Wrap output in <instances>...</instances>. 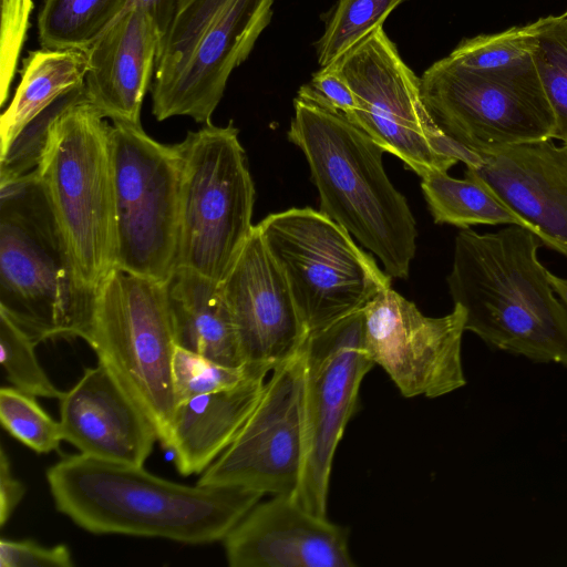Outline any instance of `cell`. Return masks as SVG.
<instances>
[{
    "mask_svg": "<svg viewBox=\"0 0 567 567\" xmlns=\"http://www.w3.org/2000/svg\"><path fill=\"white\" fill-rule=\"evenodd\" d=\"M58 512L96 535L164 538L189 545L224 540L262 493L185 485L143 466L73 454L47 470Z\"/></svg>",
    "mask_w": 567,
    "mask_h": 567,
    "instance_id": "obj_1",
    "label": "cell"
},
{
    "mask_svg": "<svg viewBox=\"0 0 567 567\" xmlns=\"http://www.w3.org/2000/svg\"><path fill=\"white\" fill-rule=\"evenodd\" d=\"M542 245L517 225L486 234L461 228L446 281L465 311V331L495 350L567 368V308L538 259Z\"/></svg>",
    "mask_w": 567,
    "mask_h": 567,
    "instance_id": "obj_2",
    "label": "cell"
},
{
    "mask_svg": "<svg viewBox=\"0 0 567 567\" xmlns=\"http://www.w3.org/2000/svg\"><path fill=\"white\" fill-rule=\"evenodd\" d=\"M288 138L306 156L320 210L381 261L391 279H406L416 224L383 167L384 150L344 114L296 96Z\"/></svg>",
    "mask_w": 567,
    "mask_h": 567,
    "instance_id": "obj_3",
    "label": "cell"
},
{
    "mask_svg": "<svg viewBox=\"0 0 567 567\" xmlns=\"http://www.w3.org/2000/svg\"><path fill=\"white\" fill-rule=\"evenodd\" d=\"M35 171L0 185V312L38 343L87 341L96 289L79 275Z\"/></svg>",
    "mask_w": 567,
    "mask_h": 567,
    "instance_id": "obj_4",
    "label": "cell"
},
{
    "mask_svg": "<svg viewBox=\"0 0 567 567\" xmlns=\"http://www.w3.org/2000/svg\"><path fill=\"white\" fill-rule=\"evenodd\" d=\"M35 172L79 275L97 289L116 264L111 124L86 93L51 124Z\"/></svg>",
    "mask_w": 567,
    "mask_h": 567,
    "instance_id": "obj_5",
    "label": "cell"
},
{
    "mask_svg": "<svg viewBox=\"0 0 567 567\" xmlns=\"http://www.w3.org/2000/svg\"><path fill=\"white\" fill-rule=\"evenodd\" d=\"M275 1L179 0L156 59L154 117L212 123L230 74L270 23Z\"/></svg>",
    "mask_w": 567,
    "mask_h": 567,
    "instance_id": "obj_6",
    "label": "cell"
},
{
    "mask_svg": "<svg viewBox=\"0 0 567 567\" xmlns=\"http://www.w3.org/2000/svg\"><path fill=\"white\" fill-rule=\"evenodd\" d=\"M181 163L176 267L223 282L250 236L255 187L238 128L213 123L175 144Z\"/></svg>",
    "mask_w": 567,
    "mask_h": 567,
    "instance_id": "obj_7",
    "label": "cell"
},
{
    "mask_svg": "<svg viewBox=\"0 0 567 567\" xmlns=\"http://www.w3.org/2000/svg\"><path fill=\"white\" fill-rule=\"evenodd\" d=\"M86 342L165 449L177 405L172 370L177 346L164 282L114 267L96 289Z\"/></svg>",
    "mask_w": 567,
    "mask_h": 567,
    "instance_id": "obj_8",
    "label": "cell"
},
{
    "mask_svg": "<svg viewBox=\"0 0 567 567\" xmlns=\"http://www.w3.org/2000/svg\"><path fill=\"white\" fill-rule=\"evenodd\" d=\"M257 226L308 334L362 310L391 287L373 257L321 210L293 207L268 215Z\"/></svg>",
    "mask_w": 567,
    "mask_h": 567,
    "instance_id": "obj_9",
    "label": "cell"
},
{
    "mask_svg": "<svg viewBox=\"0 0 567 567\" xmlns=\"http://www.w3.org/2000/svg\"><path fill=\"white\" fill-rule=\"evenodd\" d=\"M420 80L422 99L436 125L471 152L485 154L553 137L555 115L534 59L484 72L464 69L445 56Z\"/></svg>",
    "mask_w": 567,
    "mask_h": 567,
    "instance_id": "obj_10",
    "label": "cell"
},
{
    "mask_svg": "<svg viewBox=\"0 0 567 567\" xmlns=\"http://www.w3.org/2000/svg\"><path fill=\"white\" fill-rule=\"evenodd\" d=\"M357 101L348 118L384 152L416 175L447 172L457 162L477 159L436 125L421 94V80L402 59L383 27L375 29L334 62Z\"/></svg>",
    "mask_w": 567,
    "mask_h": 567,
    "instance_id": "obj_11",
    "label": "cell"
},
{
    "mask_svg": "<svg viewBox=\"0 0 567 567\" xmlns=\"http://www.w3.org/2000/svg\"><path fill=\"white\" fill-rule=\"evenodd\" d=\"M115 267L165 282L176 267L181 163L174 145L111 124Z\"/></svg>",
    "mask_w": 567,
    "mask_h": 567,
    "instance_id": "obj_12",
    "label": "cell"
},
{
    "mask_svg": "<svg viewBox=\"0 0 567 567\" xmlns=\"http://www.w3.org/2000/svg\"><path fill=\"white\" fill-rule=\"evenodd\" d=\"M305 457L297 501L326 516L331 467L359 390L374 363L363 343V311L309 333L303 346Z\"/></svg>",
    "mask_w": 567,
    "mask_h": 567,
    "instance_id": "obj_13",
    "label": "cell"
},
{
    "mask_svg": "<svg viewBox=\"0 0 567 567\" xmlns=\"http://www.w3.org/2000/svg\"><path fill=\"white\" fill-rule=\"evenodd\" d=\"M303 377L301 347L271 371L248 420L197 484L295 495L305 457Z\"/></svg>",
    "mask_w": 567,
    "mask_h": 567,
    "instance_id": "obj_14",
    "label": "cell"
},
{
    "mask_svg": "<svg viewBox=\"0 0 567 567\" xmlns=\"http://www.w3.org/2000/svg\"><path fill=\"white\" fill-rule=\"evenodd\" d=\"M363 343L405 398H439L466 384L462 364L465 311L454 305L443 317H426L391 287L362 309Z\"/></svg>",
    "mask_w": 567,
    "mask_h": 567,
    "instance_id": "obj_15",
    "label": "cell"
},
{
    "mask_svg": "<svg viewBox=\"0 0 567 567\" xmlns=\"http://www.w3.org/2000/svg\"><path fill=\"white\" fill-rule=\"evenodd\" d=\"M221 289L246 363L272 371L303 346L307 328L257 225Z\"/></svg>",
    "mask_w": 567,
    "mask_h": 567,
    "instance_id": "obj_16",
    "label": "cell"
},
{
    "mask_svg": "<svg viewBox=\"0 0 567 567\" xmlns=\"http://www.w3.org/2000/svg\"><path fill=\"white\" fill-rule=\"evenodd\" d=\"M348 539L290 494L257 503L223 542L230 567H354Z\"/></svg>",
    "mask_w": 567,
    "mask_h": 567,
    "instance_id": "obj_17",
    "label": "cell"
},
{
    "mask_svg": "<svg viewBox=\"0 0 567 567\" xmlns=\"http://www.w3.org/2000/svg\"><path fill=\"white\" fill-rule=\"evenodd\" d=\"M465 175L486 185L537 229L546 247L567 257V145L548 138L478 154Z\"/></svg>",
    "mask_w": 567,
    "mask_h": 567,
    "instance_id": "obj_18",
    "label": "cell"
},
{
    "mask_svg": "<svg viewBox=\"0 0 567 567\" xmlns=\"http://www.w3.org/2000/svg\"><path fill=\"white\" fill-rule=\"evenodd\" d=\"M59 401L63 441L81 454L143 466L158 441L153 424L100 362Z\"/></svg>",
    "mask_w": 567,
    "mask_h": 567,
    "instance_id": "obj_19",
    "label": "cell"
},
{
    "mask_svg": "<svg viewBox=\"0 0 567 567\" xmlns=\"http://www.w3.org/2000/svg\"><path fill=\"white\" fill-rule=\"evenodd\" d=\"M162 32L143 9L124 10L84 51L87 100L112 123L141 124Z\"/></svg>",
    "mask_w": 567,
    "mask_h": 567,
    "instance_id": "obj_20",
    "label": "cell"
},
{
    "mask_svg": "<svg viewBox=\"0 0 567 567\" xmlns=\"http://www.w3.org/2000/svg\"><path fill=\"white\" fill-rule=\"evenodd\" d=\"M265 378L177 403L165 449L181 475L203 473L233 443L260 398Z\"/></svg>",
    "mask_w": 567,
    "mask_h": 567,
    "instance_id": "obj_21",
    "label": "cell"
},
{
    "mask_svg": "<svg viewBox=\"0 0 567 567\" xmlns=\"http://www.w3.org/2000/svg\"><path fill=\"white\" fill-rule=\"evenodd\" d=\"M164 289L177 347L225 365L246 364L221 282L177 267Z\"/></svg>",
    "mask_w": 567,
    "mask_h": 567,
    "instance_id": "obj_22",
    "label": "cell"
},
{
    "mask_svg": "<svg viewBox=\"0 0 567 567\" xmlns=\"http://www.w3.org/2000/svg\"><path fill=\"white\" fill-rule=\"evenodd\" d=\"M87 58L81 49L31 50L22 60L20 82L0 117V156L19 132L66 93L84 86Z\"/></svg>",
    "mask_w": 567,
    "mask_h": 567,
    "instance_id": "obj_23",
    "label": "cell"
},
{
    "mask_svg": "<svg viewBox=\"0 0 567 567\" xmlns=\"http://www.w3.org/2000/svg\"><path fill=\"white\" fill-rule=\"evenodd\" d=\"M421 188L436 224L460 228L486 225H517L539 238L537 229L504 204L477 178H454L447 172L434 171L421 177ZM540 239V238H539Z\"/></svg>",
    "mask_w": 567,
    "mask_h": 567,
    "instance_id": "obj_24",
    "label": "cell"
},
{
    "mask_svg": "<svg viewBox=\"0 0 567 567\" xmlns=\"http://www.w3.org/2000/svg\"><path fill=\"white\" fill-rule=\"evenodd\" d=\"M127 0H41L37 13L42 48L85 50L124 10Z\"/></svg>",
    "mask_w": 567,
    "mask_h": 567,
    "instance_id": "obj_25",
    "label": "cell"
},
{
    "mask_svg": "<svg viewBox=\"0 0 567 567\" xmlns=\"http://www.w3.org/2000/svg\"><path fill=\"white\" fill-rule=\"evenodd\" d=\"M555 16L537 19L494 34L464 39L447 55L455 64L473 71H499L533 61L534 52L544 30Z\"/></svg>",
    "mask_w": 567,
    "mask_h": 567,
    "instance_id": "obj_26",
    "label": "cell"
},
{
    "mask_svg": "<svg viewBox=\"0 0 567 567\" xmlns=\"http://www.w3.org/2000/svg\"><path fill=\"white\" fill-rule=\"evenodd\" d=\"M406 0H336L324 14V29L315 43L318 64L323 68L342 58Z\"/></svg>",
    "mask_w": 567,
    "mask_h": 567,
    "instance_id": "obj_27",
    "label": "cell"
},
{
    "mask_svg": "<svg viewBox=\"0 0 567 567\" xmlns=\"http://www.w3.org/2000/svg\"><path fill=\"white\" fill-rule=\"evenodd\" d=\"M533 59L555 115L551 138L567 145V11L555 16L540 34Z\"/></svg>",
    "mask_w": 567,
    "mask_h": 567,
    "instance_id": "obj_28",
    "label": "cell"
},
{
    "mask_svg": "<svg viewBox=\"0 0 567 567\" xmlns=\"http://www.w3.org/2000/svg\"><path fill=\"white\" fill-rule=\"evenodd\" d=\"M172 370L177 403L196 395L236 388L269 372L249 363L225 365L181 347L175 349Z\"/></svg>",
    "mask_w": 567,
    "mask_h": 567,
    "instance_id": "obj_29",
    "label": "cell"
},
{
    "mask_svg": "<svg viewBox=\"0 0 567 567\" xmlns=\"http://www.w3.org/2000/svg\"><path fill=\"white\" fill-rule=\"evenodd\" d=\"M0 421L12 437L39 454L59 451L63 441L60 422L42 409L35 396L12 385L0 389Z\"/></svg>",
    "mask_w": 567,
    "mask_h": 567,
    "instance_id": "obj_30",
    "label": "cell"
},
{
    "mask_svg": "<svg viewBox=\"0 0 567 567\" xmlns=\"http://www.w3.org/2000/svg\"><path fill=\"white\" fill-rule=\"evenodd\" d=\"M38 342L0 312V363L9 383L33 396L60 399L58 389L41 367L35 347Z\"/></svg>",
    "mask_w": 567,
    "mask_h": 567,
    "instance_id": "obj_31",
    "label": "cell"
},
{
    "mask_svg": "<svg viewBox=\"0 0 567 567\" xmlns=\"http://www.w3.org/2000/svg\"><path fill=\"white\" fill-rule=\"evenodd\" d=\"M84 95V86L66 93L19 132L0 156V185L24 177L38 168L51 124L65 107Z\"/></svg>",
    "mask_w": 567,
    "mask_h": 567,
    "instance_id": "obj_32",
    "label": "cell"
},
{
    "mask_svg": "<svg viewBox=\"0 0 567 567\" xmlns=\"http://www.w3.org/2000/svg\"><path fill=\"white\" fill-rule=\"evenodd\" d=\"M33 0H1L0 105L9 99L22 48L28 38Z\"/></svg>",
    "mask_w": 567,
    "mask_h": 567,
    "instance_id": "obj_33",
    "label": "cell"
},
{
    "mask_svg": "<svg viewBox=\"0 0 567 567\" xmlns=\"http://www.w3.org/2000/svg\"><path fill=\"white\" fill-rule=\"evenodd\" d=\"M297 97L315 102L347 117L357 110L354 93L334 63L315 72L310 81L300 86Z\"/></svg>",
    "mask_w": 567,
    "mask_h": 567,
    "instance_id": "obj_34",
    "label": "cell"
},
{
    "mask_svg": "<svg viewBox=\"0 0 567 567\" xmlns=\"http://www.w3.org/2000/svg\"><path fill=\"white\" fill-rule=\"evenodd\" d=\"M1 567H72V554L68 546L59 544L47 547L23 539L0 540Z\"/></svg>",
    "mask_w": 567,
    "mask_h": 567,
    "instance_id": "obj_35",
    "label": "cell"
},
{
    "mask_svg": "<svg viewBox=\"0 0 567 567\" xmlns=\"http://www.w3.org/2000/svg\"><path fill=\"white\" fill-rule=\"evenodd\" d=\"M25 486L12 475L3 446L0 451V525L3 527L24 497Z\"/></svg>",
    "mask_w": 567,
    "mask_h": 567,
    "instance_id": "obj_36",
    "label": "cell"
},
{
    "mask_svg": "<svg viewBox=\"0 0 567 567\" xmlns=\"http://www.w3.org/2000/svg\"><path fill=\"white\" fill-rule=\"evenodd\" d=\"M178 1L179 0H127L124 10L134 7L145 10L154 19L163 34L175 13Z\"/></svg>",
    "mask_w": 567,
    "mask_h": 567,
    "instance_id": "obj_37",
    "label": "cell"
},
{
    "mask_svg": "<svg viewBox=\"0 0 567 567\" xmlns=\"http://www.w3.org/2000/svg\"><path fill=\"white\" fill-rule=\"evenodd\" d=\"M549 280L555 292L567 308V279L549 272Z\"/></svg>",
    "mask_w": 567,
    "mask_h": 567,
    "instance_id": "obj_38",
    "label": "cell"
}]
</instances>
